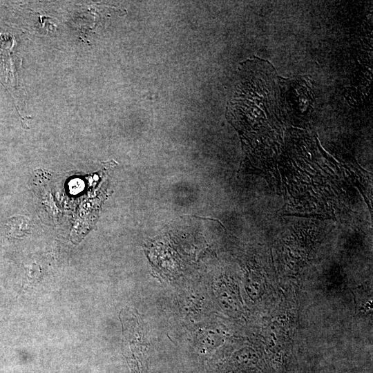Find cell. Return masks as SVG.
Wrapping results in <instances>:
<instances>
[{
	"label": "cell",
	"mask_w": 373,
	"mask_h": 373,
	"mask_svg": "<svg viewBox=\"0 0 373 373\" xmlns=\"http://www.w3.org/2000/svg\"><path fill=\"white\" fill-rule=\"evenodd\" d=\"M6 227L9 236L19 238L30 233V220L23 216H13L8 218Z\"/></svg>",
	"instance_id": "1"
}]
</instances>
